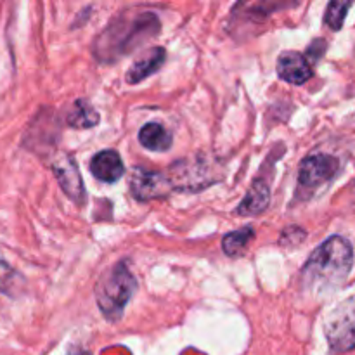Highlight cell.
<instances>
[{
	"label": "cell",
	"mask_w": 355,
	"mask_h": 355,
	"mask_svg": "<svg viewBox=\"0 0 355 355\" xmlns=\"http://www.w3.org/2000/svg\"><path fill=\"white\" fill-rule=\"evenodd\" d=\"M324 51H326V42L322 40V38H319V40L312 42V45L307 51V55H311V59L318 61V59H321V55L324 54Z\"/></svg>",
	"instance_id": "obj_19"
},
{
	"label": "cell",
	"mask_w": 355,
	"mask_h": 355,
	"mask_svg": "<svg viewBox=\"0 0 355 355\" xmlns=\"http://www.w3.org/2000/svg\"><path fill=\"white\" fill-rule=\"evenodd\" d=\"M312 66L307 55L297 51H286L277 59V76L291 85H304L312 78Z\"/></svg>",
	"instance_id": "obj_9"
},
{
	"label": "cell",
	"mask_w": 355,
	"mask_h": 355,
	"mask_svg": "<svg viewBox=\"0 0 355 355\" xmlns=\"http://www.w3.org/2000/svg\"><path fill=\"white\" fill-rule=\"evenodd\" d=\"M324 335L335 354L355 349V295L336 305L324 321Z\"/></svg>",
	"instance_id": "obj_5"
},
{
	"label": "cell",
	"mask_w": 355,
	"mask_h": 355,
	"mask_svg": "<svg viewBox=\"0 0 355 355\" xmlns=\"http://www.w3.org/2000/svg\"><path fill=\"white\" fill-rule=\"evenodd\" d=\"M68 355H90L89 352H83V350H73V352H69Z\"/></svg>",
	"instance_id": "obj_20"
},
{
	"label": "cell",
	"mask_w": 355,
	"mask_h": 355,
	"mask_svg": "<svg viewBox=\"0 0 355 355\" xmlns=\"http://www.w3.org/2000/svg\"><path fill=\"white\" fill-rule=\"evenodd\" d=\"M340 170V163L335 156L318 153L311 155L302 162L300 172H298V182L300 186L309 189H318L324 184L331 182Z\"/></svg>",
	"instance_id": "obj_8"
},
{
	"label": "cell",
	"mask_w": 355,
	"mask_h": 355,
	"mask_svg": "<svg viewBox=\"0 0 355 355\" xmlns=\"http://www.w3.org/2000/svg\"><path fill=\"white\" fill-rule=\"evenodd\" d=\"M166 175L172 182L173 191H187V193L201 191L222 179L218 163L205 155H196L193 158L172 163Z\"/></svg>",
	"instance_id": "obj_4"
},
{
	"label": "cell",
	"mask_w": 355,
	"mask_h": 355,
	"mask_svg": "<svg viewBox=\"0 0 355 355\" xmlns=\"http://www.w3.org/2000/svg\"><path fill=\"white\" fill-rule=\"evenodd\" d=\"M130 193L137 201H151L170 196L173 186L165 172L135 166L130 175Z\"/></svg>",
	"instance_id": "obj_6"
},
{
	"label": "cell",
	"mask_w": 355,
	"mask_h": 355,
	"mask_svg": "<svg viewBox=\"0 0 355 355\" xmlns=\"http://www.w3.org/2000/svg\"><path fill=\"white\" fill-rule=\"evenodd\" d=\"M165 59H166V52L163 47L149 49L148 52L142 54L141 59H137V61L128 68L127 76H125V78H127V82L132 83V85H134V83H141L142 80L148 78L149 75L158 71V69L162 68L163 62H165Z\"/></svg>",
	"instance_id": "obj_12"
},
{
	"label": "cell",
	"mask_w": 355,
	"mask_h": 355,
	"mask_svg": "<svg viewBox=\"0 0 355 355\" xmlns=\"http://www.w3.org/2000/svg\"><path fill=\"white\" fill-rule=\"evenodd\" d=\"M24 290V279L16 269L3 262L0 259V293L7 295L10 298H16L23 293Z\"/></svg>",
	"instance_id": "obj_16"
},
{
	"label": "cell",
	"mask_w": 355,
	"mask_h": 355,
	"mask_svg": "<svg viewBox=\"0 0 355 355\" xmlns=\"http://www.w3.org/2000/svg\"><path fill=\"white\" fill-rule=\"evenodd\" d=\"M159 19L153 12H139L128 16L120 12L103 33L94 40V58L101 62H114L125 54L159 33Z\"/></svg>",
	"instance_id": "obj_2"
},
{
	"label": "cell",
	"mask_w": 355,
	"mask_h": 355,
	"mask_svg": "<svg viewBox=\"0 0 355 355\" xmlns=\"http://www.w3.org/2000/svg\"><path fill=\"white\" fill-rule=\"evenodd\" d=\"M354 266V248L343 236H331L319 245L302 269V284L315 295L333 293L349 277Z\"/></svg>",
	"instance_id": "obj_1"
},
{
	"label": "cell",
	"mask_w": 355,
	"mask_h": 355,
	"mask_svg": "<svg viewBox=\"0 0 355 355\" xmlns=\"http://www.w3.org/2000/svg\"><path fill=\"white\" fill-rule=\"evenodd\" d=\"M139 142L142 148L155 153H165L172 148V134L158 121H149L139 130Z\"/></svg>",
	"instance_id": "obj_13"
},
{
	"label": "cell",
	"mask_w": 355,
	"mask_h": 355,
	"mask_svg": "<svg viewBox=\"0 0 355 355\" xmlns=\"http://www.w3.org/2000/svg\"><path fill=\"white\" fill-rule=\"evenodd\" d=\"M270 203V187L266 179L257 177L253 184L250 186L248 193L243 198L241 203L236 208V214L243 215V217H255V215L262 214L267 210Z\"/></svg>",
	"instance_id": "obj_11"
},
{
	"label": "cell",
	"mask_w": 355,
	"mask_h": 355,
	"mask_svg": "<svg viewBox=\"0 0 355 355\" xmlns=\"http://www.w3.org/2000/svg\"><path fill=\"white\" fill-rule=\"evenodd\" d=\"M305 239V231L300 227H288L284 229L283 234H281L279 245L286 246V248H295V246L300 245Z\"/></svg>",
	"instance_id": "obj_18"
},
{
	"label": "cell",
	"mask_w": 355,
	"mask_h": 355,
	"mask_svg": "<svg viewBox=\"0 0 355 355\" xmlns=\"http://www.w3.org/2000/svg\"><path fill=\"white\" fill-rule=\"evenodd\" d=\"M255 236V231L252 227H241L238 231L227 232L222 239V250L227 257H239L246 252L250 241Z\"/></svg>",
	"instance_id": "obj_15"
},
{
	"label": "cell",
	"mask_w": 355,
	"mask_h": 355,
	"mask_svg": "<svg viewBox=\"0 0 355 355\" xmlns=\"http://www.w3.org/2000/svg\"><path fill=\"white\" fill-rule=\"evenodd\" d=\"M352 7L350 2H331L328 3L326 7V14H324V24L333 31H340L342 30L343 23H345V17L349 9Z\"/></svg>",
	"instance_id": "obj_17"
},
{
	"label": "cell",
	"mask_w": 355,
	"mask_h": 355,
	"mask_svg": "<svg viewBox=\"0 0 355 355\" xmlns=\"http://www.w3.org/2000/svg\"><path fill=\"white\" fill-rule=\"evenodd\" d=\"M137 291V279L127 262L114 263L99 277L96 284V302L110 322L120 321L128 302Z\"/></svg>",
	"instance_id": "obj_3"
},
{
	"label": "cell",
	"mask_w": 355,
	"mask_h": 355,
	"mask_svg": "<svg viewBox=\"0 0 355 355\" xmlns=\"http://www.w3.org/2000/svg\"><path fill=\"white\" fill-rule=\"evenodd\" d=\"M52 173L58 179L59 187L62 193L69 198L75 205H85L87 191L83 184L82 175H80L78 165L71 155H59L52 162Z\"/></svg>",
	"instance_id": "obj_7"
},
{
	"label": "cell",
	"mask_w": 355,
	"mask_h": 355,
	"mask_svg": "<svg viewBox=\"0 0 355 355\" xmlns=\"http://www.w3.org/2000/svg\"><path fill=\"white\" fill-rule=\"evenodd\" d=\"M99 113L85 99L75 101L66 114V121L71 128H92L99 123Z\"/></svg>",
	"instance_id": "obj_14"
},
{
	"label": "cell",
	"mask_w": 355,
	"mask_h": 355,
	"mask_svg": "<svg viewBox=\"0 0 355 355\" xmlns=\"http://www.w3.org/2000/svg\"><path fill=\"white\" fill-rule=\"evenodd\" d=\"M90 172L101 182L114 184L125 172L123 159L114 149H104L90 159Z\"/></svg>",
	"instance_id": "obj_10"
}]
</instances>
